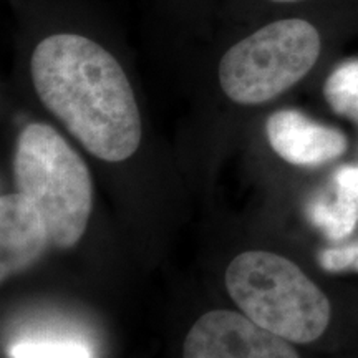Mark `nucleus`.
Returning a JSON list of instances; mask_svg holds the SVG:
<instances>
[{
  "instance_id": "nucleus-6",
  "label": "nucleus",
  "mask_w": 358,
  "mask_h": 358,
  "mask_svg": "<svg viewBox=\"0 0 358 358\" xmlns=\"http://www.w3.org/2000/svg\"><path fill=\"white\" fill-rule=\"evenodd\" d=\"M264 129L272 151L294 166H322L347 150V138L340 129L294 108L272 111Z\"/></svg>"
},
{
  "instance_id": "nucleus-4",
  "label": "nucleus",
  "mask_w": 358,
  "mask_h": 358,
  "mask_svg": "<svg viewBox=\"0 0 358 358\" xmlns=\"http://www.w3.org/2000/svg\"><path fill=\"white\" fill-rule=\"evenodd\" d=\"M226 287L245 317L290 343H310L329 327L327 295L279 254H239L226 271Z\"/></svg>"
},
{
  "instance_id": "nucleus-1",
  "label": "nucleus",
  "mask_w": 358,
  "mask_h": 358,
  "mask_svg": "<svg viewBox=\"0 0 358 358\" xmlns=\"http://www.w3.org/2000/svg\"><path fill=\"white\" fill-rule=\"evenodd\" d=\"M10 6L40 105L95 158H131L143 141V116L110 22L82 0Z\"/></svg>"
},
{
  "instance_id": "nucleus-12",
  "label": "nucleus",
  "mask_w": 358,
  "mask_h": 358,
  "mask_svg": "<svg viewBox=\"0 0 358 358\" xmlns=\"http://www.w3.org/2000/svg\"><path fill=\"white\" fill-rule=\"evenodd\" d=\"M10 358H93L82 342L75 340H24L8 348Z\"/></svg>"
},
{
  "instance_id": "nucleus-10",
  "label": "nucleus",
  "mask_w": 358,
  "mask_h": 358,
  "mask_svg": "<svg viewBox=\"0 0 358 358\" xmlns=\"http://www.w3.org/2000/svg\"><path fill=\"white\" fill-rule=\"evenodd\" d=\"M324 96L335 113L358 123V58L330 71L324 83Z\"/></svg>"
},
{
  "instance_id": "nucleus-9",
  "label": "nucleus",
  "mask_w": 358,
  "mask_h": 358,
  "mask_svg": "<svg viewBox=\"0 0 358 358\" xmlns=\"http://www.w3.org/2000/svg\"><path fill=\"white\" fill-rule=\"evenodd\" d=\"M219 0H156L169 30H214Z\"/></svg>"
},
{
  "instance_id": "nucleus-8",
  "label": "nucleus",
  "mask_w": 358,
  "mask_h": 358,
  "mask_svg": "<svg viewBox=\"0 0 358 358\" xmlns=\"http://www.w3.org/2000/svg\"><path fill=\"white\" fill-rule=\"evenodd\" d=\"M307 216L334 243L347 239L358 222V166H342L330 189L308 203Z\"/></svg>"
},
{
  "instance_id": "nucleus-2",
  "label": "nucleus",
  "mask_w": 358,
  "mask_h": 358,
  "mask_svg": "<svg viewBox=\"0 0 358 358\" xmlns=\"http://www.w3.org/2000/svg\"><path fill=\"white\" fill-rule=\"evenodd\" d=\"M226 42L216 58V87L237 108H261L301 83L324 53V34L301 13H277L221 27Z\"/></svg>"
},
{
  "instance_id": "nucleus-5",
  "label": "nucleus",
  "mask_w": 358,
  "mask_h": 358,
  "mask_svg": "<svg viewBox=\"0 0 358 358\" xmlns=\"http://www.w3.org/2000/svg\"><path fill=\"white\" fill-rule=\"evenodd\" d=\"M182 358H301L289 340L259 327L244 313L211 310L186 335Z\"/></svg>"
},
{
  "instance_id": "nucleus-11",
  "label": "nucleus",
  "mask_w": 358,
  "mask_h": 358,
  "mask_svg": "<svg viewBox=\"0 0 358 358\" xmlns=\"http://www.w3.org/2000/svg\"><path fill=\"white\" fill-rule=\"evenodd\" d=\"M313 0H219L217 27H234L256 22L277 13L290 12V8Z\"/></svg>"
},
{
  "instance_id": "nucleus-13",
  "label": "nucleus",
  "mask_w": 358,
  "mask_h": 358,
  "mask_svg": "<svg viewBox=\"0 0 358 358\" xmlns=\"http://www.w3.org/2000/svg\"><path fill=\"white\" fill-rule=\"evenodd\" d=\"M319 262L329 272H358V243L322 250Z\"/></svg>"
},
{
  "instance_id": "nucleus-3",
  "label": "nucleus",
  "mask_w": 358,
  "mask_h": 358,
  "mask_svg": "<svg viewBox=\"0 0 358 358\" xmlns=\"http://www.w3.org/2000/svg\"><path fill=\"white\" fill-rule=\"evenodd\" d=\"M13 173L19 192L45 219L52 244L73 248L93 206L92 176L77 150L53 124L30 122L17 136Z\"/></svg>"
},
{
  "instance_id": "nucleus-7",
  "label": "nucleus",
  "mask_w": 358,
  "mask_h": 358,
  "mask_svg": "<svg viewBox=\"0 0 358 358\" xmlns=\"http://www.w3.org/2000/svg\"><path fill=\"white\" fill-rule=\"evenodd\" d=\"M45 219L22 192L0 199V277L20 274L43 256L50 244Z\"/></svg>"
}]
</instances>
